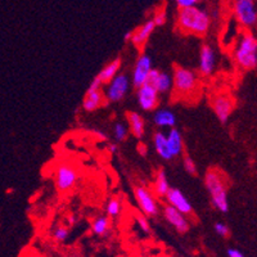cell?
Instances as JSON below:
<instances>
[{"mask_svg": "<svg viewBox=\"0 0 257 257\" xmlns=\"http://www.w3.org/2000/svg\"><path fill=\"white\" fill-rule=\"evenodd\" d=\"M235 102L229 94H217L211 99V108L221 123H226L234 112Z\"/></svg>", "mask_w": 257, "mask_h": 257, "instance_id": "cell-10", "label": "cell"}, {"mask_svg": "<svg viewBox=\"0 0 257 257\" xmlns=\"http://www.w3.org/2000/svg\"><path fill=\"white\" fill-rule=\"evenodd\" d=\"M213 230L217 235L220 237H228L229 234H230V230H229L228 225L224 224V222H216V224L213 225Z\"/></svg>", "mask_w": 257, "mask_h": 257, "instance_id": "cell-30", "label": "cell"}, {"mask_svg": "<svg viewBox=\"0 0 257 257\" xmlns=\"http://www.w3.org/2000/svg\"><path fill=\"white\" fill-rule=\"evenodd\" d=\"M67 221H68V225L71 226V225H73L75 222H76V216H75V215H71V216H68Z\"/></svg>", "mask_w": 257, "mask_h": 257, "instance_id": "cell-36", "label": "cell"}, {"mask_svg": "<svg viewBox=\"0 0 257 257\" xmlns=\"http://www.w3.org/2000/svg\"><path fill=\"white\" fill-rule=\"evenodd\" d=\"M121 211H122V205H121V201L118 198L109 199L107 206H105V213H107V216H109L111 219L120 216Z\"/></svg>", "mask_w": 257, "mask_h": 257, "instance_id": "cell-25", "label": "cell"}, {"mask_svg": "<svg viewBox=\"0 0 257 257\" xmlns=\"http://www.w3.org/2000/svg\"><path fill=\"white\" fill-rule=\"evenodd\" d=\"M156 27L157 26H156V24L153 22L152 18L148 21H146L143 25H141V26L138 27L137 30H134V31H133L132 39H130V41L133 43V45L137 48H143L144 45L147 44V41L149 40V38L152 36L153 32H155Z\"/></svg>", "mask_w": 257, "mask_h": 257, "instance_id": "cell-17", "label": "cell"}, {"mask_svg": "<svg viewBox=\"0 0 257 257\" xmlns=\"http://www.w3.org/2000/svg\"><path fill=\"white\" fill-rule=\"evenodd\" d=\"M79 180V174L76 169L70 164H61L56 169L54 183L57 189L61 192H70Z\"/></svg>", "mask_w": 257, "mask_h": 257, "instance_id": "cell-8", "label": "cell"}, {"mask_svg": "<svg viewBox=\"0 0 257 257\" xmlns=\"http://www.w3.org/2000/svg\"><path fill=\"white\" fill-rule=\"evenodd\" d=\"M132 85V79L126 73H118L108 84H105V99L109 103H118L127 95Z\"/></svg>", "mask_w": 257, "mask_h": 257, "instance_id": "cell-6", "label": "cell"}, {"mask_svg": "<svg viewBox=\"0 0 257 257\" xmlns=\"http://www.w3.org/2000/svg\"><path fill=\"white\" fill-rule=\"evenodd\" d=\"M153 146H155L156 152L162 160L171 161L173 155L170 152L169 142H167V134L162 132H156L153 134Z\"/></svg>", "mask_w": 257, "mask_h": 257, "instance_id": "cell-21", "label": "cell"}, {"mask_svg": "<svg viewBox=\"0 0 257 257\" xmlns=\"http://www.w3.org/2000/svg\"><path fill=\"white\" fill-rule=\"evenodd\" d=\"M167 142H169V148L171 155H173V158H176L183 155L184 141H183V135H181V133L179 132L178 128H170L169 133H167Z\"/></svg>", "mask_w": 257, "mask_h": 257, "instance_id": "cell-20", "label": "cell"}, {"mask_svg": "<svg viewBox=\"0 0 257 257\" xmlns=\"http://www.w3.org/2000/svg\"><path fill=\"white\" fill-rule=\"evenodd\" d=\"M205 187L210 194L211 203L217 211L226 213L229 211L228 188L229 181L226 175L219 169H208L205 174Z\"/></svg>", "mask_w": 257, "mask_h": 257, "instance_id": "cell-2", "label": "cell"}, {"mask_svg": "<svg viewBox=\"0 0 257 257\" xmlns=\"http://www.w3.org/2000/svg\"><path fill=\"white\" fill-rule=\"evenodd\" d=\"M162 213H164L166 221L169 222L171 226H174V228L176 229V231H179V233L181 234H185L188 230H189L190 225L187 219V215L181 213L180 211L176 210L175 207H173V206H170V205L164 206V208H162Z\"/></svg>", "mask_w": 257, "mask_h": 257, "instance_id": "cell-14", "label": "cell"}, {"mask_svg": "<svg viewBox=\"0 0 257 257\" xmlns=\"http://www.w3.org/2000/svg\"><path fill=\"white\" fill-rule=\"evenodd\" d=\"M202 0H175L176 6L179 8H188V7H196L201 3Z\"/></svg>", "mask_w": 257, "mask_h": 257, "instance_id": "cell-32", "label": "cell"}, {"mask_svg": "<svg viewBox=\"0 0 257 257\" xmlns=\"http://www.w3.org/2000/svg\"><path fill=\"white\" fill-rule=\"evenodd\" d=\"M228 257H244V254L237 248H229L228 249Z\"/></svg>", "mask_w": 257, "mask_h": 257, "instance_id": "cell-33", "label": "cell"}, {"mask_svg": "<svg viewBox=\"0 0 257 257\" xmlns=\"http://www.w3.org/2000/svg\"><path fill=\"white\" fill-rule=\"evenodd\" d=\"M199 90L198 75L183 66H175L173 73V93L178 99H192Z\"/></svg>", "mask_w": 257, "mask_h": 257, "instance_id": "cell-4", "label": "cell"}, {"mask_svg": "<svg viewBox=\"0 0 257 257\" xmlns=\"http://www.w3.org/2000/svg\"><path fill=\"white\" fill-rule=\"evenodd\" d=\"M147 82L153 85L160 94H167L173 91V76L165 71H160L157 68H153L149 73V77Z\"/></svg>", "mask_w": 257, "mask_h": 257, "instance_id": "cell-15", "label": "cell"}, {"mask_svg": "<svg viewBox=\"0 0 257 257\" xmlns=\"http://www.w3.org/2000/svg\"><path fill=\"white\" fill-rule=\"evenodd\" d=\"M170 183L169 178H167L166 173H165L164 169H160L157 171V175L155 179V184H153V190H155V194L161 198H165L166 194L170 190Z\"/></svg>", "mask_w": 257, "mask_h": 257, "instance_id": "cell-23", "label": "cell"}, {"mask_svg": "<svg viewBox=\"0 0 257 257\" xmlns=\"http://www.w3.org/2000/svg\"><path fill=\"white\" fill-rule=\"evenodd\" d=\"M107 151H108L111 155H116V153H118V144L108 143V146H107Z\"/></svg>", "mask_w": 257, "mask_h": 257, "instance_id": "cell-34", "label": "cell"}, {"mask_svg": "<svg viewBox=\"0 0 257 257\" xmlns=\"http://www.w3.org/2000/svg\"><path fill=\"white\" fill-rule=\"evenodd\" d=\"M68 235H70V230H68L67 226H63V225H59L53 230V238L57 242H64L68 238Z\"/></svg>", "mask_w": 257, "mask_h": 257, "instance_id": "cell-27", "label": "cell"}, {"mask_svg": "<svg viewBox=\"0 0 257 257\" xmlns=\"http://www.w3.org/2000/svg\"><path fill=\"white\" fill-rule=\"evenodd\" d=\"M128 126H126L122 122H116L113 126V137L117 142L126 141L128 135Z\"/></svg>", "mask_w": 257, "mask_h": 257, "instance_id": "cell-26", "label": "cell"}, {"mask_svg": "<svg viewBox=\"0 0 257 257\" xmlns=\"http://www.w3.org/2000/svg\"><path fill=\"white\" fill-rule=\"evenodd\" d=\"M126 121L128 125V132L137 139H142L146 134V121L141 113L135 111L126 112Z\"/></svg>", "mask_w": 257, "mask_h": 257, "instance_id": "cell-18", "label": "cell"}, {"mask_svg": "<svg viewBox=\"0 0 257 257\" xmlns=\"http://www.w3.org/2000/svg\"><path fill=\"white\" fill-rule=\"evenodd\" d=\"M111 225V217L109 216H98L91 222V230L95 235H105L107 231L109 230Z\"/></svg>", "mask_w": 257, "mask_h": 257, "instance_id": "cell-24", "label": "cell"}, {"mask_svg": "<svg viewBox=\"0 0 257 257\" xmlns=\"http://www.w3.org/2000/svg\"><path fill=\"white\" fill-rule=\"evenodd\" d=\"M134 197L142 213L147 217H155L160 212L158 202L156 196L144 185H138L134 188Z\"/></svg>", "mask_w": 257, "mask_h": 257, "instance_id": "cell-7", "label": "cell"}, {"mask_svg": "<svg viewBox=\"0 0 257 257\" xmlns=\"http://www.w3.org/2000/svg\"><path fill=\"white\" fill-rule=\"evenodd\" d=\"M152 20H153V22H155L156 26H157V27L164 26V25L166 24V21H167V13L165 12L164 9L157 11V12L155 13V16L152 17Z\"/></svg>", "mask_w": 257, "mask_h": 257, "instance_id": "cell-29", "label": "cell"}, {"mask_svg": "<svg viewBox=\"0 0 257 257\" xmlns=\"http://www.w3.org/2000/svg\"><path fill=\"white\" fill-rule=\"evenodd\" d=\"M233 15L240 27L251 31L257 27V0H234Z\"/></svg>", "mask_w": 257, "mask_h": 257, "instance_id": "cell-5", "label": "cell"}, {"mask_svg": "<svg viewBox=\"0 0 257 257\" xmlns=\"http://www.w3.org/2000/svg\"><path fill=\"white\" fill-rule=\"evenodd\" d=\"M132 35H133V31L126 32V34H125V40H126V41L130 40V39H132Z\"/></svg>", "mask_w": 257, "mask_h": 257, "instance_id": "cell-37", "label": "cell"}, {"mask_svg": "<svg viewBox=\"0 0 257 257\" xmlns=\"http://www.w3.org/2000/svg\"><path fill=\"white\" fill-rule=\"evenodd\" d=\"M137 99L142 111L152 112L160 104V93L153 85L146 82L137 89Z\"/></svg>", "mask_w": 257, "mask_h": 257, "instance_id": "cell-11", "label": "cell"}, {"mask_svg": "<svg viewBox=\"0 0 257 257\" xmlns=\"http://www.w3.org/2000/svg\"><path fill=\"white\" fill-rule=\"evenodd\" d=\"M121 59L120 58H116L113 61H111L109 63H107L104 67L100 70V72L96 75V77L99 79V81L102 82L103 85L108 84L114 76H117L118 73H120L121 70Z\"/></svg>", "mask_w": 257, "mask_h": 257, "instance_id": "cell-22", "label": "cell"}, {"mask_svg": "<svg viewBox=\"0 0 257 257\" xmlns=\"http://www.w3.org/2000/svg\"><path fill=\"white\" fill-rule=\"evenodd\" d=\"M137 222L138 225H139V228H141L144 233H149V231H151V225H149L148 217H147L146 215H143V213H142V215H138Z\"/></svg>", "mask_w": 257, "mask_h": 257, "instance_id": "cell-31", "label": "cell"}, {"mask_svg": "<svg viewBox=\"0 0 257 257\" xmlns=\"http://www.w3.org/2000/svg\"><path fill=\"white\" fill-rule=\"evenodd\" d=\"M105 103H107V99H105L102 88L98 89L89 86L82 99V108L86 112H95L102 108Z\"/></svg>", "mask_w": 257, "mask_h": 257, "instance_id": "cell-16", "label": "cell"}, {"mask_svg": "<svg viewBox=\"0 0 257 257\" xmlns=\"http://www.w3.org/2000/svg\"><path fill=\"white\" fill-rule=\"evenodd\" d=\"M153 70V62L152 58L147 53H142L139 54V57L137 58L134 63V67H133L132 72V85L134 88H139L142 85H144L147 82L149 77V73Z\"/></svg>", "mask_w": 257, "mask_h": 257, "instance_id": "cell-9", "label": "cell"}, {"mask_svg": "<svg viewBox=\"0 0 257 257\" xmlns=\"http://www.w3.org/2000/svg\"><path fill=\"white\" fill-rule=\"evenodd\" d=\"M147 152H148V151H147V146H146V144H143V143L138 144V153H139V155H141V156H147Z\"/></svg>", "mask_w": 257, "mask_h": 257, "instance_id": "cell-35", "label": "cell"}, {"mask_svg": "<svg viewBox=\"0 0 257 257\" xmlns=\"http://www.w3.org/2000/svg\"><path fill=\"white\" fill-rule=\"evenodd\" d=\"M153 123L158 128H171L176 125V116L171 109H156L153 114Z\"/></svg>", "mask_w": 257, "mask_h": 257, "instance_id": "cell-19", "label": "cell"}, {"mask_svg": "<svg viewBox=\"0 0 257 257\" xmlns=\"http://www.w3.org/2000/svg\"><path fill=\"white\" fill-rule=\"evenodd\" d=\"M216 67V53L211 44H203L199 49L198 72L203 77L211 76Z\"/></svg>", "mask_w": 257, "mask_h": 257, "instance_id": "cell-12", "label": "cell"}, {"mask_svg": "<svg viewBox=\"0 0 257 257\" xmlns=\"http://www.w3.org/2000/svg\"><path fill=\"white\" fill-rule=\"evenodd\" d=\"M234 62L243 71H251L257 67V38L245 30L238 39L233 52Z\"/></svg>", "mask_w": 257, "mask_h": 257, "instance_id": "cell-3", "label": "cell"}, {"mask_svg": "<svg viewBox=\"0 0 257 257\" xmlns=\"http://www.w3.org/2000/svg\"><path fill=\"white\" fill-rule=\"evenodd\" d=\"M183 167L189 175H197V165L194 164L193 158L189 157V156L185 155L183 157Z\"/></svg>", "mask_w": 257, "mask_h": 257, "instance_id": "cell-28", "label": "cell"}, {"mask_svg": "<svg viewBox=\"0 0 257 257\" xmlns=\"http://www.w3.org/2000/svg\"><path fill=\"white\" fill-rule=\"evenodd\" d=\"M167 205L173 206L176 210L180 211L181 213H184L187 216L192 215L193 213V206L190 203V201L188 199V197L185 196L184 193L181 192L178 188H170L169 193L165 197Z\"/></svg>", "mask_w": 257, "mask_h": 257, "instance_id": "cell-13", "label": "cell"}, {"mask_svg": "<svg viewBox=\"0 0 257 257\" xmlns=\"http://www.w3.org/2000/svg\"><path fill=\"white\" fill-rule=\"evenodd\" d=\"M176 26L185 35L205 36L211 29V16L199 7L179 8Z\"/></svg>", "mask_w": 257, "mask_h": 257, "instance_id": "cell-1", "label": "cell"}]
</instances>
